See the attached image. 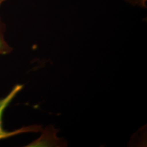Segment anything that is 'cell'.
<instances>
[{
  "label": "cell",
  "mask_w": 147,
  "mask_h": 147,
  "mask_svg": "<svg viewBox=\"0 0 147 147\" xmlns=\"http://www.w3.org/2000/svg\"><path fill=\"white\" fill-rule=\"evenodd\" d=\"M24 87L22 84L15 85L11 91L5 97L0 99V141L11 137L16 136L23 133L27 132H41L42 127L40 125H32L30 126H24L19 129L8 131L3 129L2 124V117L6 108L11 104L16 95L18 94Z\"/></svg>",
  "instance_id": "6da1fadb"
},
{
  "label": "cell",
  "mask_w": 147,
  "mask_h": 147,
  "mask_svg": "<svg viewBox=\"0 0 147 147\" xmlns=\"http://www.w3.org/2000/svg\"><path fill=\"white\" fill-rule=\"evenodd\" d=\"M59 129H56L53 124L42 129V135L37 140L27 144V147H65L68 142L64 138H59L57 134Z\"/></svg>",
  "instance_id": "7a4b0ae2"
},
{
  "label": "cell",
  "mask_w": 147,
  "mask_h": 147,
  "mask_svg": "<svg viewBox=\"0 0 147 147\" xmlns=\"http://www.w3.org/2000/svg\"><path fill=\"white\" fill-rule=\"evenodd\" d=\"M5 24L0 17V55H8L13 50V48L5 41Z\"/></svg>",
  "instance_id": "3957f363"
},
{
  "label": "cell",
  "mask_w": 147,
  "mask_h": 147,
  "mask_svg": "<svg viewBox=\"0 0 147 147\" xmlns=\"http://www.w3.org/2000/svg\"><path fill=\"white\" fill-rule=\"evenodd\" d=\"M129 4L141 8L146 9L147 7V0H124Z\"/></svg>",
  "instance_id": "277c9868"
},
{
  "label": "cell",
  "mask_w": 147,
  "mask_h": 147,
  "mask_svg": "<svg viewBox=\"0 0 147 147\" xmlns=\"http://www.w3.org/2000/svg\"><path fill=\"white\" fill-rule=\"evenodd\" d=\"M5 0H0V5H1V4L3 2H5Z\"/></svg>",
  "instance_id": "5b68a950"
}]
</instances>
